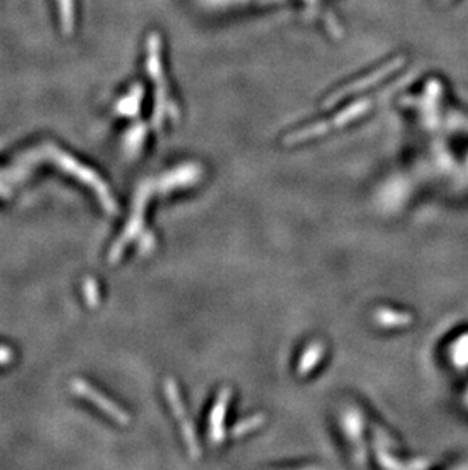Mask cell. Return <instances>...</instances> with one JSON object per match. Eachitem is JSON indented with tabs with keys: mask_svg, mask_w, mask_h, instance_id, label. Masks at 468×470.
<instances>
[{
	"mask_svg": "<svg viewBox=\"0 0 468 470\" xmlns=\"http://www.w3.org/2000/svg\"><path fill=\"white\" fill-rule=\"evenodd\" d=\"M151 193H152L151 183H145L138 189V192L136 195L134 207H132V214H131V218H129V223L127 225V229L123 230L119 241H117L116 244L113 245V248H111L110 262L119 261L125 247H127L132 239H136L137 234L142 232L143 219H145V209H146V204H147V200H150V197H151Z\"/></svg>",
	"mask_w": 468,
	"mask_h": 470,
	"instance_id": "6da1fadb",
	"label": "cell"
},
{
	"mask_svg": "<svg viewBox=\"0 0 468 470\" xmlns=\"http://www.w3.org/2000/svg\"><path fill=\"white\" fill-rule=\"evenodd\" d=\"M57 162L62 169L69 172V174H72L76 178H80L81 182L85 183L87 186H91L93 192L98 195V198L100 201V204H102V207L108 211V214H113V211L116 210V202L111 197L110 191H108L107 184L95 174V172H91L90 169L84 168L82 164L76 163L75 160H72L67 155H57Z\"/></svg>",
	"mask_w": 468,
	"mask_h": 470,
	"instance_id": "7a4b0ae2",
	"label": "cell"
},
{
	"mask_svg": "<svg viewBox=\"0 0 468 470\" xmlns=\"http://www.w3.org/2000/svg\"><path fill=\"white\" fill-rule=\"evenodd\" d=\"M72 391L76 394H80L85 401H89L96 406L98 410L105 412L108 417L113 419L114 421L120 423V425H127L129 421V416L125 412L119 405L110 401L105 394L100 393L95 387H91L89 382H85L82 379H73L72 381Z\"/></svg>",
	"mask_w": 468,
	"mask_h": 470,
	"instance_id": "3957f363",
	"label": "cell"
},
{
	"mask_svg": "<svg viewBox=\"0 0 468 470\" xmlns=\"http://www.w3.org/2000/svg\"><path fill=\"white\" fill-rule=\"evenodd\" d=\"M166 396H168L170 408H172L174 416L179 419V426H181V433L184 437V442L187 444V449H189L190 455L193 458H197L201 453L198 440H197V434H195V428L192 425L190 419L186 417V410H184L181 394H179L177 383L172 379H169L166 382Z\"/></svg>",
	"mask_w": 468,
	"mask_h": 470,
	"instance_id": "277c9868",
	"label": "cell"
},
{
	"mask_svg": "<svg viewBox=\"0 0 468 470\" xmlns=\"http://www.w3.org/2000/svg\"><path fill=\"white\" fill-rule=\"evenodd\" d=\"M365 110H366L365 103L357 104L354 107H350L347 112H342L338 117H334L332 122L318 123V125H314V127L306 128V130H301L298 132H294V134H291V136H287V139H286L287 143H300V142H303V140H306V139L321 136V134H324V132L330 131L329 130L330 127H341V125H344V123H347L350 121L356 119V116L363 113Z\"/></svg>",
	"mask_w": 468,
	"mask_h": 470,
	"instance_id": "5b68a950",
	"label": "cell"
},
{
	"mask_svg": "<svg viewBox=\"0 0 468 470\" xmlns=\"http://www.w3.org/2000/svg\"><path fill=\"white\" fill-rule=\"evenodd\" d=\"M231 399V390L224 388L219 396L216 399V403L213 406L212 412H210V421H208V435L210 440L215 444H219L224 442L225 433H224V420L225 414H227V408Z\"/></svg>",
	"mask_w": 468,
	"mask_h": 470,
	"instance_id": "8992f818",
	"label": "cell"
},
{
	"mask_svg": "<svg viewBox=\"0 0 468 470\" xmlns=\"http://www.w3.org/2000/svg\"><path fill=\"white\" fill-rule=\"evenodd\" d=\"M201 168L197 164H187L184 168L169 172V174L161 180L159 184V191L163 193L172 192L174 189H181L186 186H192L199 180Z\"/></svg>",
	"mask_w": 468,
	"mask_h": 470,
	"instance_id": "52a82bcc",
	"label": "cell"
},
{
	"mask_svg": "<svg viewBox=\"0 0 468 470\" xmlns=\"http://www.w3.org/2000/svg\"><path fill=\"white\" fill-rule=\"evenodd\" d=\"M376 320L384 327H404L409 326L412 317L409 313L393 311V309H379L376 313Z\"/></svg>",
	"mask_w": 468,
	"mask_h": 470,
	"instance_id": "ba28073f",
	"label": "cell"
},
{
	"mask_svg": "<svg viewBox=\"0 0 468 470\" xmlns=\"http://www.w3.org/2000/svg\"><path fill=\"white\" fill-rule=\"evenodd\" d=\"M323 355H324V346L321 342L310 344L307 350L304 351L301 359H300L298 373L300 374H307L310 370H314V368L318 365L319 359L323 358Z\"/></svg>",
	"mask_w": 468,
	"mask_h": 470,
	"instance_id": "9c48e42d",
	"label": "cell"
},
{
	"mask_svg": "<svg viewBox=\"0 0 468 470\" xmlns=\"http://www.w3.org/2000/svg\"><path fill=\"white\" fill-rule=\"evenodd\" d=\"M394 66H395V64H394V61H393L391 64H388V67H385L384 70H379V72L372 73L371 76H365V78H362V80L359 81L356 85H354V84H350V85H347V87H344V89H342V90L336 92L338 95L334 96V99H341L342 96L348 95V93H354V92H356V90H359V89H366V87H368V85L376 84V82H377V80H380V78H384L385 75H388L389 72H391V70H393V67H394Z\"/></svg>",
	"mask_w": 468,
	"mask_h": 470,
	"instance_id": "30bf717a",
	"label": "cell"
},
{
	"mask_svg": "<svg viewBox=\"0 0 468 470\" xmlns=\"http://www.w3.org/2000/svg\"><path fill=\"white\" fill-rule=\"evenodd\" d=\"M344 426L351 438V442L361 448V434H362V420L356 412H348L344 419ZM356 446V448H357Z\"/></svg>",
	"mask_w": 468,
	"mask_h": 470,
	"instance_id": "8fae6325",
	"label": "cell"
},
{
	"mask_svg": "<svg viewBox=\"0 0 468 470\" xmlns=\"http://www.w3.org/2000/svg\"><path fill=\"white\" fill-rule=\"evenodd\" d=\"M263 423V416H254L251 419H246L244 421H240L237 426H234L231 430V435L233 437H242L248 433H251V430L257 429Z\"/></svg>",
	"mask_w": 468,
	"mask_h": 470,
	"instance_id": "7c38bea8",
	"label": "cell"
},
{
	"mask_svg": "<svg viewBox=\"0 0 468 470\" xmlns=\"http://www.w3.org/2000/svg\"><path fill=\"white\" fill-rule=\"evenodd\" d=\"M84 297H85V302H87L89 306L91 308H95L98 306V303H99V288H98V284L93 279H85L84 281Z\"/></svg>",
	"mask_w": 468,
	"mask_h": 470,
	"instance_id": "4fadbf2b",
	"label": "cell"
},
{
	"mask_svg": "<svg viewBox=\"0 0 468 470\" xmlns=\"http://www.w3.org/2000/svg\"><path fill=\"white\" fill-rule=\"evenodd\" d=\"M14 354L10 347L0 346V365H6L12 361Z\"/></svg>",
	"mask_w": 468,
	"mask_h": 470,
	"instance_id": "5bb4252c",
	"label": "cell"
},
{
	"mask_svg": "<svg viewBox=\"0 0 468 470\" xmlns=\"http://www.w3.org/2000/svg\"><path fill=\"white\" fill-rule=\"evenodd\" d=\"M10 195H11V192H10V191H8V189H6V187H3V186H0V197H2V198H8V197H10Z\"/></svg>",
	"mask_w": 468,
	"mask_h": 470,
	"instance_id": "9a60e30c",
	"label": "cell"
}]
</instances>
